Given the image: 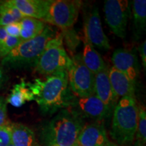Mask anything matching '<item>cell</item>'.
Listing matches in <instances>:
<instances>
[{
	"label": "cell",
	"mask_w": 146,
	"mask_h": 146,
	"mask_svg": "<svg viewBox=\"0 0 146 146\" xmlns=\"http://www.w3.org/2000/svg\"><path fill=\"white\" fill-rule=\"evenodd\" d=\"M30 85L35 101L44 114L70 107L74 98L69 87L67 71L47 76L45 80L36 78Z\"/></svg>",
	"instance_id": "6da1fadb"
},
{
	"label": "cell",
	"mask_w": 146,
	"mask_h": 146,
	"mask_svg": "<svg viewBox=\"0 0 146 146\" xmlns=\"http://www.w3.org/2000/svg\"><path fill=\"white\" fill-rule=\"evenodd\" d=\"M85 125L83 118L64 109L41 128V146H78L79 133Z\"/></svg>",
	"instance_id": "7a4b0ae2"
},
{
	"label": "cell",
	"mask_w": 146,
	"mask_h": 146,
	"mask_svg": "<svg viewBox=\"0 0 146 146\" xmlns=\"http://www.w3.org/2000/svg\"><path fill=\"white\" fill-rule=\"evenodd\" d=\"M111 137L120 145L132 143L136 135L138 106L134 96L120 98L113 110Z\"/></svg>",
	"instance_id": "3957f363"
},
{
	"label": "cell",
	"mask_w": 146,
	"mask_h": 146,
	"mask_svg": "<svg viewBox=\"0 0 146 146\" xmlns=\"http://www.w3.org/2000/svg\"><path fill=\"white\" fill-rule=\"evenodd\" d=\"M56 35L50 26L33 39L21 41L13 50L3 58L1 64L11 68L35 66L49 41Z\"/></svg>",
	"instance_id": "277c9868"
},
{
	"label": "cell",
	"mask_w": 146,
	"mask_h": 146,
	"mask_svg": "<svg viewBox=\"0 0 146 146\" xmlns=\"http://www.w3.org/2000/svg\"><path fill=\"white\" fill-rule=\"evenodd\" d=\"M71 64L72 59L63 45L62 34L58 33L47 43L35 67L39 74L48 76L66 72Z\"/></svg>",
	"instance_id": "5b68a950"
},
{
	"label": "cell",
	"mask_w": 146,
	"mask_h": 146,
	"mask_svg": "<svg viewBox=\"0 0 146 146\" xmlns=\"http://www.w3.org/2000/svg\"><path fill=\"white\" fill-rule=\"evenodd\" d=\"M67 74L69 87L78 98L94 95V74L84 64L81 54L72 58Z\"/></svg>",
	"instance_id": "8992f818"
},
{
	"label": "cell",
	"mask_w": 146,
	"mask_h": 146,
	"mask_svg": "<svg viewBox=\"0 0 146 146\" xmlns=\"http://www.w3.org/2000/svg\"><path fill=\"white\" fill-rule=\"evenodd\" d=\"M81 1L70 0H52L44 23L59 27L62 30L72 29L79 14Z\"/></svg>",
	"instance_id": "52a82bcc"
},
{
	"label": "cell",
	"mask_w": 146,
	"mask_h": 146,
	"mask_svg": "<svg viewBox=\"0 0 146 146\" xmlns=\"http://www.w3.org/2000/svg\"><path fill=\"white\" fill-rule=\"evenodd\" d=\"M104 11L105 20L113 33L124 39L127 34V23L130 15V6L127 0H106Z\"/></svg>",
	"instance_id": "ba28073f"
},
{
	"label": "cell",
	"mask_w": 146,
	"mask_h": 146,
	"mask_svg": "<svg viewBox=\"0 0 146 146\" xmlns=\"http://www.w3.org/2000/svg\"><path fill=\"white\" fill-rule=\"evenodd\" d=\"M70 107H72L70 110L81 118H88L96 122H101L112 114L95 94L85 98H74Z\"/></svg>",
	"instance_id": "9c48e42d"
},
{
	"label": "cell",
	"mask_w": 146,
	"mask_h": 146,
	"mask_svg": "<svg viewBox=\"0 0 146 146\" xmlns=\"http://www.w3.org/2000/svg\"><path fill=\"white\" fill-rule=\"evenodd\" d=\"M84 36H86L94 47L101 50L110 48L109 39L104 32L99 10L97 7H94L85 18Z\"/></svg>",
	"instance_id": "30bf717a"
},
{
	"label": "cell",
	"mask_w": 146,
	"mask_h": 146,
	"mask_svg": "<svg viewBox=\"0 0 146 146\" xmlns=\"http://www.w3.org/2000/svg\"><path fill=\"white\" fill-rule=\"evenodd\" d=\"M113 66L123 72L136 85L139 75V64L135 52L125 49H117L112 56Z\"/></svg>",
	"instance_id": "8fae6325"
},
{
	"label": "cell",
	"mask_w": 146,
	"mask_h": 146,
	"mask_svg": "<svg viewBox=\"0 0 146 146\" xmlns=\"http://www.w3.org/2000/svg\"><path fill=\"white\" fill-rule=\"evenodd\" d=\"M109 141L104 125L102 122L83 126L78 137V146H105Z\"/></svg>",
	"instance_id": "7c38bea8"
},
{
	"label": "cell",
	"mask_w": 146,
	"mask_h": 146,
	"mask_svg": "<svg viewBox=\"0 0 146 146\" xmlns=\"http://www.w3.org/2000/svg\"><path fill=\"white\" fill-rule=\"evenodd\" d=\"M94 94L111 112H113L118 100L116 98L110 83L108 69L106 68L94 74Z\"/></svg>",
	"instance_id": "4fadbf2b"
},
{
	"label": "cell",
	"mask_w": 146,
	"mask_h": 146,
	"mask_svg": "<svg viewBox=\"0 0 146 146\" xmlns=\"http://www.w3.org/2000/svg\"><path fill=\"white\" fill-rule=\"evenodd\" d=\"M52 0H9L12 5L27 17L43 21Z\"/></svg>",
	"instance_id": "5bb4252c"
},
{
	"label": "cell",
	"mask_w": 146,
	"mask_h": 146,
	"mask_svg": "<svg viewBox=\"0 0 146 146\" xmlns=\"http://www.w3.org/2000/svg\"><path fill=\"white\" fill-rule=\"evenodd\" d=\"M108 76L113 92L118 100L135 96V85L123 72L112 66L108 70Z\"/></svg>",
	"instance_id": "9a60e30c"
},
{
	"label": "cell",
	"mask_w": 146,
	"mask_h": 146,
	"mask_svg": "<svg viewBox=\"0 0 146 146\" xmlns=\"http://www.w3.org/2000/svg\"><path fill=\"white\" fill-rule=\"evenodd\" d=\"M81 57L84 64L94 74L106 68L101 55L85 36H84V47Z\"/></svg>",
	"instance_id": "2e32d148"
},
{
	"label": "cell",
	"mask_w": 146,
	"mask_h": 146,
	"mask_svg": "<svg viewBox=\"0 0 146 146\" xmlns=\"http://www.w3.org/2000/svg\"><path fill=\"white\" fill-rule=\"evenodd\" d=\"M11 125V144L14 146H40L35 133L30 128L20 123Z\"/></svg>",
	"instance_id": "e0dca14e"
},
{
	"label": "cell",
	"mask_w": 146,
	"mask_h": 146,
	"mask_svg": "<svg viewBox=\"0 0 146 146\" xmlns=\"http://www.w3.org/2000/svg\"><path fill=\"white\" fill-rule=\"evenodd\" d=\"M31 101H35V96L31 88L30 83H27L24 79L14 85L6 100L7 103L16 108L21 107L26 102Z\"/></svg>",
	"instance_id": "ac0fdd59"
},
{
	"label": "cell",
	"mask_w": 146,
	"mask_h": 146,
	"mask_svg": "<svg viewBox=\"0 0 146 146\" xmlns=\"http://www.w3.org/2000/svg\"><path fill=\"white\" fill-rule=\"evenodd\" d=\"M21 31L20 39L22 41L33 39L43 31L45 23L41 20L25 16L20 21Z\"/></svg>",
	"instance_id": "d6986e66"
},
{
	"label": "cell",
	"mask_w": 146,
	"mask_h": 146,
	"mask_svg": "<svg viewBox=\"0 0 146 146\" xmlns=\"http://www.w3.org/2000/svg\"><path fill=\"white\" fill-rule=\"evenodd\" d=\"M132 8L135 34L139 36L145 32L146 29V1L134 0Z\"/></svg>",
	"instance_id": "ffe728a7"
},
{
	"label": "cell",
	"mask_w": 146,
	"mask_h": 146,
	"mask_svg": "<svg viewBox=\"0 0 146 146\" xmlns=\"http://www.w3.org/2000/svg\"><path fill=\"white\" fill-rule=\"evenodd\" d=\"M25 17L18 9L9 2H0V27H5L10 24L20 22Z\"/></svg>",
	"instance_id": "44dd1931"
},
{
	"label": "cell",
	"mask_w": 146,
	"mask_h": 146,
	"mask_svg": "<svg viewBox=\"0 0 146 146\" xmlns=\"http://www.w3.org/2000/svg\"><path fill=\"white\" fill-rule=\"evenodd\" d=\"M137 141L145 143L146 142V112L143 106L138 108L137 126L136 132Z\"/></svg>",
	"instance_id": "7402d4cb"
},
{
	"label": "cell",
	"mask_w": 146,
	"mask_h": 146,
	"mask_svg": "<svg viewBox=\"0 0 146 146\" xmlns=\"http://www.w3.org/2000/svg\"><path fill=\"white\" fill-rule=\"evenodd\" d=\"M22 40L20 38L8 36V37L7 38L6 40L0 46V57L3 58L5 57Z\"/></svg>",
	"instance_id": "603a6c76"
},
{
	"label": "cell",
	"mask_w": 146,
	"mask_h": 146,
	"mask_svg": "<svg viewBox=\"0 0 146 146\" xmlns=\"http://www.w3.org/2000/svg\"><path fill=\"white\" fill-rule=\"evenodd\" d=\"M11 143V125L0 127V146H8Z\"/></svg>",
	"instance_id": "cb8c5ba5"
},
{
	"label": "cell",
	"mask_w": 146,
	"mask_h": 146,
	"mask_svg": "<svg viewBox=\"0 0 146 146\" xmlns=\"http://www.w3.org/2000/svg\"><path fill=\"white\" fill-rule=\"evenodd\" d=\"M3 27H4L5 31H6L7 34H8L9 36H13V37L20 38L21 31L20 22L10 24V25Z\"/></svg>",
	"instance_id": "d4e9b609"
},
{
	"label": "cell",
	"mask_w": 146,
	"mask_h": 146,
	"mask_svg": "<svg viewBox=\"0 0 146 146\" xmlns=\"http://www.w3.org/2000/svg\"><path fill=\"white\" fill-rule=\"evenodd\" d=\"M7 124V102L3 97H0V127Z\"/></svg>",
	"instance_id": "484cf974"
},
{
	"label": "cell",
	"mask_w": 146,
	"mask_h": 146,
	"mask_svg": "<svg viewBox=\"0 0 146 146\" xmlns=\"http://www.w3.org/2000/svg\"><path fill=\"white\" fill-rule=\"evenodd\" d=\"M140 56H141L142 65H143L144 69L146 68V41H144L138 48Z\"/></svg>",
	"instance_id": "4316f807"
},
{
	"label": "cell",
	"mask_w": 146,
	"mask_h": 146,
	"mask_svg": "<svg viewBox=\"0 0 146 146\" xmlns=\"http://www.w3.org/2000/svg\"><path fill=\"white\" fill-rule=\"evenodd\" d=\"M8 36L9 35L7 34L6 31H5L4 27H0V46L6 40L7 38L8 37Z\"/></svg>",
	"instance_id": "83f0119b"
},
{
	"label": "cell",
	"mask_w": 146,
	"mask_h": 146,
	"mask_svg": "<svg viewBox=\"0 0 146 146\" xmlns=\"http://www.w3.org/2000/svg\"><path fill=\"white\" fill-rule=\"evenodd\" d=\"M3 79H4V76H3V72L2 69L0 68V87L2 85Z\"/></svg>",
	"instance_id": "f1b7e54d"
},
{
	"label": "cell",
	"mask_w": 146,
	"mask_h": 146,
	"mask_svg": "<svg viewBox=\"0 0 146 146\" xmlns=\"http://www.w3.org/2000/svg\"><path fill=\"white\" fill-rule=\"evenodd\" d=\"M133 146H145V143H142V142H141V141H137Z\"/></svg>",
	"instance_id": "f546056e"
},
{
	"label": "cell",
	"mask_w": 146,
	"mask_h": 146,
	"mask_svg": "<svg viewBox=\"0 0 146 146\" xmlns=\"http://www.w3.org/2000/svg\"><path fill=\"white\" fill-rule=\"evenodd\" d=\"M105 146H120V145H118V144H116V143H113V142L108 141V143H107L106 145Z\"/></svg>",
	"instance_id": "4dcf8cb0"
},
{
	"label": "cell",
	"mask_w": 146,
	"mask_h": 146,
	"mask_svg": "<svg viewBox=\"0 0 146 146\" xmlns=\"http://www.w3.org/2000/svg\"><path fill=\"white\" fill-rule=\"evenodd\" d=\"M8 146H14V145H12V144H11V143H10V145H8Z\"/></svg>",
	"instance_id": "1f68e13d"
}]
</instances>
